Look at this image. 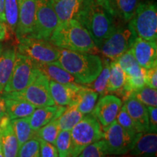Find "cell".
Masks as SVG:
<instances>
[{
    "label": "cell",
    "instance_id": "cell-1",
    "mask_svg": "<svg viewBox=\"0 0 157 157\" xmlns=\"http://www.w3.org/2000/svg\"><path fill=\"white\" fill-rule=\"evenodd\" d=\"M113 17L95 0H84L75 19L87 29L98 49L116 29Z\"/></svg>",
    "mask_w": 157,
    "mask_h": 157
},
{
    "label": "cell",
    "instance_id": "cell-2",
    "mask_svg": "<svg viewBox=\"0 0 157 157\" xmlns=\"http://www.w3.org/2000/svg\"><path fill=\"white\" fill-rule=\"evenodd\" d=\"M57 62L83 85L93 82L103 68V60L98 56L65 49H60Z\"/></svg>",
    "mask_w": 157,
    "mask_h": 157
},
{
    "label": "cell",
    "instance_id": "cell-3",
    "mask_svg": "<svg viewBox=\"0 0 157 157\" xmlns=\"http://www.w3.org/2000/svg\"><path fill=\"white\" fill-rule=\"evenodd\" d=\"M49 41L57 48L76 52L93 53L98 49L87 29L76 19L58 24Z\"/></svg>",
    "mask_w": 157,
    "mask_h": 157
},
{
    "label": "cell",
    "instance_id": "cell-4",
    "mask_svg": "<svg viewBox=\"0 0 157 157\" xmlns=\"http://www.w3.org/2000/svg\"><path fill=\"white\" fill-rule=\"evenodd\" d=\"M137 37L156 42L157 7L154 2H139L132 18L129 21Z\"/></svg>",
    "mask_w": 157,
    "mask_h": 157
},
{
    "label": "cell",
    "instance_id": "cell-5",
    "mask_svg": "<svg viewBox=\"0 0 157 157\" xmlns=\"http://www.w3.org/2000/svg\"><path fill=\"white\" fill-rule=\"evenodd\" d=\"M72 148L71 156L77 157L86 147L101 140L103 129L95 117L87 115L71 130Z\"/></svg>",
    "mask_w": 157,
    "mask_h": 157
},
{
    "label": "cell",
    "instance_id": "cell-6",
    "mask_svg": "<svg viewBox=\"0 0 157 157\" xmlns=\"http://www.w3.org/2000/svg\"><path fill=\"white\" fill-rule=\"evenodd\" d=\"M17 52L29 57L36 64L57 61L60 56V49L50 41L33 37L20 39Z\"/></svg>",
    "mask_w": 157,
    "mask_h": 157
},
{
    "label": "cell",
    "instance_id": "cell-7",
    "mask_svg": "<svg viewBox=\"0 0 157 157\" xmlns=\"http://www.w3.org/2000/svg\"><path fill=\"white\" fill-rule=\"evenodd\" d=\"M137 35L130 25L116 27L112 34L98 48L101 54L111 61H115L131 48Z\"/></svg>",
    "mask_w": 157,
    "mask_h": 157
},
{
    "label": "cell",
    "instance_id": "cell-8",
    "mask_svg": "<svg viewBox=\"0 0 157 157\" xmlns=\"http://www.w3.org/2000/svg\"><path fill=\"white\" fill-rule=\"evenodd\" d=\"M103 137L109 155H125L134 144L137 134L124 129L117 121L103 127Z\"/></svg>",
    "mask_w": 157,
    "mask_h": 157
},
{
    "label": "cell",
    "instance_id": "cell-9",
    "mask_svg": "<svg viewBox=\"0 0 157 157\" xmlns=\"http://www.w3.org/2000/svg\"><path fill=\"white\" fill-rule=\"evenodd\" d=\"M39 71L36 63L32 60L17 52L13 73L3 92L22 91L32 82Z\"/></svg>",
    "mask_w": 157,
    "mask_h": 157
},
{
    "label": "cell",
    "instance_id": "cell-10",
    "mask_svg": "<svg viewBox=\"0 0 157 157\" xmlns=\"http://www.w3.org/2000/svg\"><path fill=\"white\" fill-rule=\"evenodd\" d=\"M58 24L52 0H36L34 29L29 37L49 41Z\"/></svg>",
    "mask_w": 157,
    "mask_h": 157
},
{
    "label": "cell",
    "instance_id": "cell-11",
    "mask_svg": "<svg viewBox=\"0 0 157 157\" xmlns=\"http://www.w3.org/2000/svg\"><path fill=\"white\" fill-rule=\"evenodd\" d=\"M7 93L12 97L25 100L36 108L55 105L50 95V81L40 71L32 82L22 91Z\"/></svg>",
    "mask_w": 157,
    "mask_h": 157
},
{
    "label": "cell",
    "instance_id": "cell-12",
    "mask_svg": "<svg viewBox=\"0 0 157 157\" xmlns=\"http://www.w3.org/2000/svg\"><path fill=\"white\" fill-rule=\"evenodd\" d=\"M121 100L114 95H104L100 98L94 108L93 115L103 127L111 124L117 119L121 107Z\"/></svg>",
    "mask_w": 157,
    "mask_h": 157
},
{
    "label": "cell",
    "instance_id": "cell-13",
    "mask_svg": "<svg viewBox=\"0 0 157 157\" xmlns=\"http://www.w3.org/2000/svg\"><path fill=\"white\" fill-rule=\"evenodd\" d=\"M18 2V21L15 30L17 40L29 37L34 29L36 0H17Z\"/></svg>",
    "mask_w": 157,
    "mask_h": 157
},
{
    "label": "cell",
    "instance_id": "cell-14",
    "mask_svg": "<svg viewBox=\"0 0 157 157\" xmlns=\"http://www.w3.org/2000/svg\"><path fill=\"white\" fill-rule=\"evenodd\" d=\"M130 50L141 67L149 69L157 66L156 42L136 37Z\"/></svg>",
    "mask_w": 157,
    "mask_h": 157
},
{
    "label": "cell",
    "instance_id": "cell-15",
    "mask_svg": "<svg viewBox=\"0 0 157 157\" xmlns=\"http://www.w3.org/2000/svg\"><path fill=\"white\" fill-rule=\"evenodd\" d=\"M82 84H64L50 81V92L54 104L57 106H68L73 104Z\"/></svg>",
    "mask_w": 157,
    "mask_h": 157
},
{
    "label": "cell",
    "instance_id": "cell-16",
    "mask_svg": "<svg viewBox=\"0 0 157 157\" xmlns=\"http://www.w3.org/2000/svg\"><path fill=\"white\" fill-rule=\"evenodd\" d=\"M156 132H139L132 148L127 154L135 157H156Z\"/></svg>",
    "mask_w": 157,
    "mask_h": 157
},
{
    "label": "cell",
    "instance_id": "cell-17",
    "mask_svg": "<svg viewBox=\"0 0 157 157\" xmlns=\"http://www.w3.org/2000/svg\"><path fill=\"white\" fill-rule=\"evenodd\" d=\"M0 135L4 157H17L19 145L7 113L0 119Z\"/></svg>",
    "mask_w": 157,
    "mask_h": 157
},
{
    "label": "cell",
    "instance_id": "cell-18",
    "mask_svg": "<svg viewBox=\"0 0 157 157\" xmlns=\"http://www.w3.org/2000/svg\"><path fill=\"white\" fill-rule=\"evenodd\" d=\"M5 103L6 113L10 120L29 117L36 109L34 105L20 98L12 97L7 93H2Z\"/></svg>",
    "mask_w": 157,
    "mask_h": 157
},
{
    "label": "cell",
    "instance_id": "cell-19",
    "mask_svg": "<svg viewBox=\"0 0 157 157\" xmlns=\"http://www.w3.org/2000/svg\"><path fill=\"white\" fill-rule=\"evenodd\" d=\"M66 109V106H57L55 105L35 109L34 112L29 117L31 128L36 132L51 121L58 119Z\"/></svg>",
    "mask_w": 157,
    "mask_h": 157
},
{
    "label": "cell",
    "instance_id": "cell-20",
    "mask_svg": "<svg viewBox=\"0 0 157 157\" xmlns=\"http://www.w3.org/2000/svg\"><path fill=\"white\" fill-rule=\"evenodd\" d=\"M124 105L136 125L138 132H149L148 113L146 105L131 97L124 101Z\"/></svg>",
    "mask_w": 157,
    "mask_h": 157
},
{
    "label": "cell",
    "instance_id": "cell-21",
    "mask_svg": "<svg viewBox=\"0 0 157 157\" xmlns=\"http://www.w3.org/2000/svg\"><path fill=\"white\" fill-rule=\"evenodd\" d=\"M36 65L39 71L44 74L49 81H54L64 84L77 83L75 78L57 61Z\"/></svg>",
    "mask_w": 157,
    "mask_h": 157
},
{
    "label": "cell",
    "instance_id": "cell-22",
    "mask_svg": "<svg viewBox=\"0 0 157 157\" xmlns=\"http://www.w3.org/2000/svg\"><path fill=\"white\" fill-rule=\"evenodd\" d=\"M84 0H52L54 10L58 23H63L75 17L81 9Z\"/></svg>",
    "mask_w": 157,
    "mask_h": 157
},
{
    "label": "cell",
    "instance_id": "cell-23",
    "mask_svg": "<svg viewBox=\"0 0 157 157\" xmlns=\"http://www.w3.org/2000/svg\"><path fill=\"white\" fill-rule=\"evenodd\" d=\"M16 49L8 48L0 52V93H3L14 68Z\"/></svg>",
    "mask_w": 157,
    "mask_h": 157
},
{
    "label": "cell",
    "instance_id": "cell-24",
    "mask_svg": "<svg viewBox=\"0 0 157 157\" xmlns=\"http://www.w3.org/2000/svg\"><path fill=\"white\" fill-rule=\"evenodd\" d=\"M98 96L96 92L82 84L74 103L76 104L82 114H89L93 112Z\"/></svg>",
    "mask_w": 157,
    "mask_h": 157
},
{
    "label": "cell",
    "instance_id": "cell-25",
    "mask_svg": "<svg viewBox=\"0 0 157 157\" xmlns=\"http://www.w3.org/2000/svg\"><path fill=\"white\" fill-rule=\"evenodd\" d=\"M126 83V74L117 61H110V76L108 93L117 94Z\"/></svg>",
    "mask_w": 157,
    "mask_h": 157
},
{
    "label": "cell",
    "instance_id": "cell-26",
    "mask_svg": "<svg viewBox=\"0 0 157 157\" xmlns=\"http://www.w3.org/2000/svg\"><path fill=\"white\" fill-rule=\"evenodd\" d=\"M83 117L76 104L73 103L66 108L57 120L61 130L71 131Z\"/></svg>",
    "mask_w": 157,
    "mask_h": 157
},
{
    "label": "cell",
    "instance_id": "cell-27",
    "mask_svg": "<svg viewBox=\"0 0 157 157\" xmlns=\"http://www.w3.org/2000/svg\"><path fill=\"white\" fill-rule=\"evenodd\" d=\"M11 124L17 137L19 147L31 138L36 136V132L31 128L29 124V117L13 119L11 120Z\"/></svg>",
    "mask_w": 157,
    "mask_h": 157
},
{
    "label": "cell",
    "instance_id": "cell-28",
    "mask_svg": "<svg viewBox=\"0 0 157 157\" xmlns=\"http://www.w3.org/2000/svg\"><path fill=\"white\" fill-rule=\"evenodd\" d=\"M110 76V60L105 59L103 61V68L101 73L97 76V78L91 83L85 84L90 89L96 92L100 95L103 97L109 94L108 93V84H109Z\"/></svg>",
    "mask_w": 157,
    "mask_h": 157
},
{
    "label": "cell",
    "instance_id": "cell-29",
    "mask_svg": "<svg viewBox=\"0 0 157 157\" xmlns=\"http://www.w3.org/2000/svg\"><path fill=\"white\" fill-rule=\"evenodd\" d=\"M138 4L139 0H111L115 15H119L126 22L132 18Z\"/></svg>",
    "mask_w": 157,
    "mask_h": 157
},
{
    "label": "cell",
    "instance_id": "cell-30",
    "mask_svg": "<svg viewBox=\"0 0 157 157\" xmlns=\"http://www.w3.org/2000/svg\"><path fill=\"white\" fill-rule=\"evenodd\" d=\"M5 16L7 31L15 33L18 21L17 0H5Z\"/></svg>",
    "mask_w": 157,
    "mask_h": 157
},
{
    "label": "cell",
    "instance_id": "cell-31",
    "mask_svg": "<svg viewBox=\"0 0 157 157\" xmlns=\"http://www.w3.org/2000/svg\"><path fill=\"white\" fill-rule=\"evenodd\" d=\"M129 97L135 98L146 106L156 107L157 105L156 89H153L148 86L135 90Z\"/></svg>",
    "mask_w": 157,
    "mask_h": 157
},
{
    "label": "cell",
    "instance_id": "cell-32",
    "mask_svg": "<svg viewBox=\"0 0 157 157\" xmlns=\"http://www.w3.org/2000/svg\"><path fill=\"white\" fill-rule=\"evenodd\" d=\"M60 131H61V129H60L58 120L56 119L51 121L50 122L47 124L46 125L41 127L39 130H37L36 136L40 140L55 145L57 137H58V135Z\"/></svg>",
    "mask_w": 157,
    "mask_h": 157
},
{
    "label": "cell",
    "instance_id": "cell-33",
    "mask_svg": "<svg viewBox=\"0 0 157 157\" xmlns=\"http://www.w3.org/2000/svg\"><path fill=\"white\" fill-rule=\"evenodd\" d=\"M55 146L58 151V157L70 156L72 148L71 131H60L55 143Z\"/></svg>",
    "mask_w": 157,
    "mask_h": 157
},
{
    "label": "cell",
    "instance_id": "cell-34",
    "mask_svg": "<svg viewBox=\"0 0 157 157\" xmlns=\"http://www.w3.org/2000/svg\"><path fill=\"white\" fill-rule=\"evenodd\" d=\"M39 155L40 143L38 137L35 136L19 147L17 157H39Z\"/></svg>",
    "mask_w": 157,
    "mask_h": 157
},
{
    "label": "cell",
    "instance_id": "cell-35",
    "mask_svg": "<svg viewBox=\"0 0 157 157\" xmlns=\"http://www.w3.org/2000/svg\"><path fill=\"white\" fill-rule=\"evenodd\" d=\"M107 154L104 141L100 140L86 147L77 157H111Z\"/></svg>",
    "mask_w": 157,
    "mask_h": 157
},
{
    "label": "cell",
    "instance_id": "cell-36",
    "mask_svg": "<svg viewBox=\"0 0 157 157\" xmlns=\"http://www.w3.org/2000/svg\"><path fill=\"white\" fill-rule=\"evenodd\" d=\"M116 121H117L124 129L126 130L129 131V132L135 133V134H137L139 133L138 130H137L136 125L134 123V121L127 113L126 109H125L124 105H122L121 107L120 110H119V113L116 119Z\"/></svg>",
    "mask_w": 157,
    "mask_h": 157
},
{
    "label": "cell",
    "instance_id": "cell-37",
    "mask_svg": "<svg viewBox=\"0 0 157 157\" xmlns=\"http://www.w3.org/2000/svg\"><path fill=\"white\" fill-rule=\"evenodd\" d=\"M39 143H40V155H39V157H58V151H57L55 145L40 140V139H39Z\"/></svg>",
    "mask_w": 157,
    "mask_h": 157
},
{
    "label": "cell",
    "instance_id": "cell-38",
    "mask_svg": "<svg viewBox=\"0 0 157 157\" xmlns=\"http://www.w3.org/2000/svg\"><path fill=\"white\" fill-rule=\"evenodd\" d=\"M146 86L153 89L157 88V66L146 69Z\"/></svg>",
    "mask_w": 157,
    "mask_h": 157
},
{
    "label": "cell",
    "instance_id": "cell-39",
    "mask_svg": "<svg viewBox=\"0 0 157 157\" xmlns=\"http://www.w3.org/2000/svg\"><path fill=\"white\" fill-rule=\"evenodd\" d=\"M149 132H156L157 131V109L156 107L148 106Z\"/></svg>",
    "mask_w": 157,
    "mask_h": 157
},
{
    "label": "cell",
    "instance_id": "cell-40",
    "mask_svg": "<svg viewBox=\"0 0 157 157\" xmlns=\"http://www.w3.org/2000/svg\"><path fill=\"white\" fill-rule=\"evenodd\" d=\"M95 1L99 5H101L109 14H111L112 16H115L114 12L111 6V0H95Z\"/></svg>",
    "mask_w": 157,
    "mask_h": 157
},
{
    "label": "cell",
    "instance_id": "cell-41",
    "mask_svg": "<svg viewBox=\"0 0 157 157\" xmlns=\"http://www.w3.org/2000/svg\"><path fill=\"white\" fill-rule=\"evenodd\" d=\"M8 36V31H7V25L5 23L0 21V42L5 40Z\"/></svg>",
    "mask_w": 157,
    "mask_h": 157
},
{
    "label": "cell",
    "instance_id": "cell-42",
    "mask_svg": "<svg viewBox=\"0 0 157 157\" xmlns=\"http://www.w3.org/2000/svg\"><path fill=\"white\" fill-rule=\"evenodd\" d=\"M0 21L5 23V0H0Z\"/></svg>",
    "mask_w": 157,
    "mask_h": 157
},
{
    "label": "cell",
    "instance_id": "cell-43",
    "mask_svg": "<svg viewBox=\"0 0 157 157\" xmlns=\"http://www.w3.org/2000/svg\"><path fill=\"white\" fill-rule=\"evenodd\" d=\"M6 109H5V103L4 98L0 93V119L6 114Z\"/></svg>",
    "mask_w": 157,
    "mask_h": 157
},
{
    "label": "cell",
    "instance_id": "cell-44",
    "mask_svg": "<svg viewBox=\"0 0 157 157\" xmlns=\"http://www.w3.org/2000/svg\"><path fill=\"white\" fill-rule=\"evenodd\" d=\"M0 151H2V143H1V135H0Z\"/></svg>",
    "mask_w": 157,
    "mask_h": 157
},
{
    "label": "cell",
    "instance_id": "cell-45",
    "mask_svg": "<svg viewBox=\"0 0 157 157\" xmlns=\"http://www.w3.org/2000/svg\"><path fill=\"white\" fill-rule=\"evenodd\" d=\"M0 157H4L3 154H2V151H0Z\"/></svg>",
    "mask_w": 157,
    "mask_h": 157
},
{
    "label": "cell",
    "instance_id": "cell-46",
    "mask_svg": "<svg viewBox=\"0 0 157 157\" xmlns=\"http://www.w3.org/2000/svg\"><path fill=\"white\" fill-rule=\"evenodd\" d=\"M68 157H72V156H68Z\"/></svg>",
    "mask_w": 157,
    "mask_h": 157
}]
</instances>
